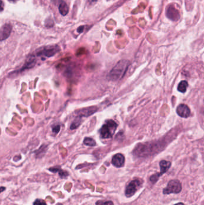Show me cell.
Listing matches in <instances>:
<instances>
[{"instance_id": "6da1fadb", "label": "cell", "mask_w": 204, "mask_h": 205, "mask_svg": "<svg viewBox=\"0 0 204 205\" xmlns=\"http://www.w3.org/2000/svg\"><path fill=\"white\" fill-rule=\"evenodd\" d=\"M130 62L126 59L119 61L112 68L107 76L108 79L111 80H118L122 79L128 70Z\"/></svg>"}, {"instance_id": "7a4b0ae2", "label": "cell", "mask_w": 204, "mask_h": 205, "mask_svg": "<svg viewBox=\"0 0 204 205\" xmlns=\"http://www.w3.org/2000/svg\"><path fill=\"white\" fill-rule=\"evenodd\" d=\"M59 51L60 48L57 45L46 46L37 49L33 55L35 57H41L44 58L45 60V58L51 57Z\"/></svg>"}, {"instance_id": "3957f363", "label": "cell", "mask_w": 204, "mask_h": 205, "mask_svg": "<svg viewBox=\"0 0 204 205\" xmlns=\"http://www.w3.org/2000/svg\"><path fill=\"white\" fill-rule=\"evenodd\" d=\"M117 124L113 120L110 119L105 122L100 130V136L102 139L112 137L117 128Z\"/></svg>"}, {"instance_id": "277c9868", "label": "cell", "mask_w": 204, "mask_h": 205, "mask_svg": "<svg viewBox=\"0 0 204 205\" xmlns=\"http://www.w3.org/2000/svg\"><path fill=\"white\" fill-rule=\"evenodd\" d=\"M143 182V180L140 178H136L131 181L126 187L125 191L126 197L129 198L134 196L137 191L142 187Z\"/></svg>"}, {"instance_id": "5b68a950", "label": "cell", "mask_w": 204, "mask_h": 205, "mask_svg": "<svg viewBox=\"0 0 204 205\" xmlns=\"http://www.w3.org/2000/svg\"><path fill=\"white\" fill-rule=\"evenodd\" d=\"M182 190V185L178 179H172L168 183L167 186L163 188V194L169 195L171 194H178Z\"/></svg>"}, {"instance_id": "8992f818", "label": "cell", "mask_w": 204, "mask_h": 205, "mask_svg": "<svg viewBox=\"0 0 204 205\" xmlns=\"http://www.w3.org/2000/svg\"><path fill=\"white\" fill-rule=\"evenodd\" d=\"M159 166L160 167V173H156L153 174L150 177V181L152 184H155L157 181L159 179L160 177H161L163 174L166 173L171 166V162L170 161L163 159L161 160L159 162Z\"/></svg>"}, {"instance_id": "52a82bcc", "label": "cell", "mask_w": 204, "mask_h": 205, "mask_svg": "<svg viewBox=\"0 0 204 205\" xmlns=\"http://www.w3.org/2000/svg\"><path fill=\"white\" fill-rule=\"evenodd\" d=\"M166 16L173 21H177L180 18V13L173 5H171L167 9Z\"/></svg>"}, {"instance_id": "ba28073f", "label": "cell", "mask_w": 204, "mask_h": 205, "mask_svg": "<svg viewBox=\"0 0 204 205\" xmlns=\"http://www.w3.org/2000/svg\"><path fill=\"white\" fill-rule=\"evenodd\" d=\"M125 158L124 155L122 154H115L111 160L112 164L117 168H120L123 167L125 164Z\"/></svg>"}, {"instance_id": "9c48e42d", "label": "cell", "mask_w": 204, "mask_h": 205, "mask_svg": "<svg viewBox=\"0 0 204 205\" xmlns=\"http://www.w3.org/2000/svg\"><path fill=\"white\" fill-rule=\"evenodd\" d=\"M177 113L180 116L187 118L190 115V110L186 104H181L177 108Z\"/></svg>"}, {"instance_id": "30bf717a", "label": "cell", "mask_w": 204, "mask_h": 205, "mask_svg": "<svg viewBox=\"0 0 204 205\" xmlns=\"http://www.w3.org/2000/svg\"><path fill=\"white\" fill-rule=\"evenodd\" d=\"M12 27L10 24H5L0 28V42L7 39L10 35Z\"/></svg>"}, {"instance_id": "8fae6325", "label": "cell", "mask_w": 204, "mask_h": 205, "mask_svg": "<svg viewBox=\"0 0 204 205\" xmlns=\"http://www.w3.org/2000/svg\"><path fill=\"white\" fill-rule=\"evenodd\" d=\"M36 63H37L36 57H35L33 55H31L26 59L25 64L21 68V69L19 70V71L20 72V71H23L25 70H26V69L32 68H33L35 66Z\"/></svg>"}, {"instance_id": "7c38bea8", "label": "cell", "mask_w": 204, "mask_h": 205, "mask_svg": "<svg viewBox=\"0 0 204 205\" xmlns=\"http://www.w3.org/2000/svg\"><path fill=\"white\" fill-rule=\"evenodd\" d=\"M97 110V109L96 108V107H90L80 109L79 111H77L76 113L77 114L78 116H80L81 118L83 116L87 117L95 113Z\"/></svg>"}, {"instance_id": "4fadbf2b", "label": "cell", "mask_w": 204, "mask_h": 205, "mask_svg": "<svg viewBox=\"0 0 204 205\" xmlns=\"http://www.w3.org/2000/svg\"><path fill=\"white\" fill-rule=\"evenodd\" d=\"M50 171H51L53 173H59V175L61 178H66L67 176H69V173L68 172L62 170L60 167H51L49 169Z\"/></svg>"}, {"instance_id": "5bb4252c", "label": "cell", "mask_w": 204, "mask_h": 205, "mask_svg": "<svg viewBox=\"0 0 204 205\" xmlns=\"http://www.w3.org/2000/svg\"><path fill=\"white\" fill-rule=\"evenodd\" d=\"M59 10L60 13L63 16H65L68 14V11H69L68 7L64 1H62L60 2L59 6Z\"/></svg>"}, {"instance_id": "9a60e30c", "label": "cell", "mask_w": 204, "mask_h": 205, "mask_svg": "<svg viewBox=\"0 0 204 205\" xmlns=\"http://www.w3.org/2000/svg\"><path fill=\"white\" fill-rule=\"evenodd\" d=\"M188 86L189 84L186 80H182L178 85V91L181 93H184L186 92Z\"/></svg>"}, {"instance_id": "2e32d148", "label": "cell", "mask_w": 204, "mask_h": 205, "mask_svg": "<svg viewBox=\"0 0 204 205\" xmlns=\"http://www.w3.org/2000/svg\"><path fill=\"white\" fill-rule=\"evenodd\" d=\"M81 117L80 116H77L76 118L74 119V121L73 122V123L71 124V126H70V128L71 130H74L76 128H77L80 124L81 123Z\"/></svg>"}, {"instance_id": "e0dca14e", "label": "cell", "mask_w": 204, "mask_h": 205, "mask_svg": "<svg viewBox=\"0 0 204 205\" xmlns=\"http://www.w3.org/2000/svg\"><path fill=\"white\" fill-rule=\"evenodd\" d=\"M84 144L87 145V146H89V147H94L96 145V142L95 141L91 138V137H86L84 139Z\"/></svg>"}, {"instance_id": "ac0fdd59", "label": "cell", "mask_w": 204, "mask_h": 205, "mask_svg": "<svg viewBox=\"0 0 204 205\" xmlns=\"http://www.w3.org/2000/svg\"><path fill=\"white\" fill-rule=\"evenodd\" d=\"M96 205H114V203L111 200H100L96 202Z\"/></svg>"}, {"instance_id": "d6986e66", "label": "cell", "mask_w": 204, "mask_h": 205, "mask_svg": "<svg viewBox=\"0 0 204 205\" xmlns=\"http://www.w3.org/2000/svg\"><path fill=\"white\" fill-rule=\"evenodd\" d=\"M33 205H47L46 202L42 199H37Z\"/></svg>"}, {"instance_id": "ffe728a7", "label": "cell", "mask_w": 204, "mask_h": 205, "mask_svg": "<svg viewBox=\"0 0 204 205\" xmlns=\"http://www.w3.org/2000/svg\"><path fill=\"white\" fill-rule=\"evenodd\" d=\"M60 129V125H54L52 128V131H53V133H54L55 134H57V133H58L59 132Z\"/></svg>"}, {"instance_id": "44dd1931", "label": "cell", "mask_w": 204, "mask_h": 205, "mask_svg": "<svg viewBox=\"0 0 204 205\" xmlns=\"http://www.w3.org/2000/svg\"><path fill=\"white\" fill-rule=\"evenodd\" d=\"M4 2H2V0H0V11H2L4 10Z\"/></svg>"}, {"instance_id": "7402d4cb", "label": "cell", "mask_w": 204, "mask_h": 205, "mask_svg": "<svg viewBox=\"0 0 204 205\" xmlns=\"http://www.w3.org/2000/svg\"><path fill=\"white\" fill-rule=\"evenodd\" d=\"M5 189H6L5 187H0V193L3 192Z\"/></svg>"}, {"instance_id": "603a6c76", "label": "cell", "mask_w": 204, "mask_h": 205, "mask_svg": "<svg viewBox=\"0 0 204 205\" xmlns=\"http://www.w3.org/2000/svg\"><path fill=\"white\" fill-rule=\"evenodd\" d=\"M174 205H185L183 203H182V202H179V203H176V204H175Z\"/></svg>"}, {"instance_id": "cb8c5ba5", "label": "cell", "mask_w": 204, "mask_h": 205, "mask_svg": "<svg viewBox=\"0 0 204 205\" xmlns=\"http://www.w3.org/2000/svg\"><path fill=\"white\" fill-rule=\"evenodd\" d=\"M92 2H95V1H97L98 0H91Z\"/></svg>"}, {"instance_id": "d4e9b609", "label": "cell", "mask_w": 204, "mask_h": 205, "mask_svg": "<svg viewBox=\"0 0 204 205\" xmlns=\"http://www.w3.org/2000/svg\"><path fill=\"white\" fill-rule=\"evenodd\" d=\"M63 205L62 204H61V203H57V205Z\"/></svg>"}, {"instance_id": "484cf974", "label": "cell", "mask_w": 204, "mask_h": 205, "mask_svg": "<svg viewBox=\"0 0 204 205\" xmlns=\"http://www.w3.org/2000/svg\"><path fill=\"white\" fill-rule=\"evenodd\" d=\"M10 1H15V0H10Z\"/></svg>"}]
</instances>
